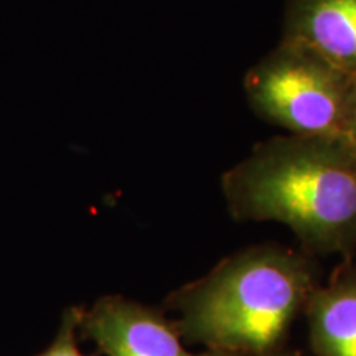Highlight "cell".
Instances as JSON below:
<instances>
[{
	"instance_id": "3957f363",
	"label": "cell",
	"mask_w": 356,
	"mask_h": 356,
	"mask_svg": "<svg viewBox=\"0 0 356 356\" xmlns=\"http://www.w3.org/2000/svg\"><path fill=\"white\" fill-rule=\"evenodd\" d=\"M257 118L300 137H348L356 78L312 48L280 40L243 79Z\"/></svg>"
},
{
	"instance_id": "6da1fadb",
	"label": "cell",
	"mask_w": 356,
	"mask_h": 356,
	"mask_svg": "<svg viewBox=\"0 0 356 356\" xmlns=\"http://www.w3.org/2000/svg\"><path fill=\"white\" fill-rule=\"evenodd\" d=\"M229 215L287 226L310 256L356 254V149L348 137L275 136L221 177Z\"/></svg>"
},
{
	"instance_id": "277c9868",
	"label": "cell",
	"mask_w": 356,
	"mask_h": 356,
	"mask_svg": "<svg viewBox=\"0 0 356 356\" xmlns=\"http://www.w3.org/2000/svg\"><path fill=\"white\" fill-rule=\"evenodd\" d=\"M78 330L104 356H226L190 351L165 310L118 293L79 307Z\"/></svg>"
},
{
	"instance_id": "5b68a950",
	"label": "cell",
	"mask_w": 356,
	"mask_h": 356,
	"mask_svg": "<svg viewBox=\"0 0 356 356\" xmlns=\"http://www.w3.org/2000/svg\"><path fill=\"white\" fill-rule=\"evenodd\" d=\"M280 40L305 44L356 78V0H287Z\"/></svg>"
},
{
	"instance_id": "9c48e42d",
	"label": "cell",
	"mask_w": 356,
	"mask_h": 356,
	"mask_svg": "<svg viewBox=\"0 0 356 356\" xmlns=\"http://www.w3.org/2000/svg\"><path fill=\"white\" fill-rule=\"evenodd\" d=\"M267 356H291V355H282L280 351H277V353H273V355H267Z\"/></svg>"
},
{
	"instance_id": "52a82bcc",
	"label": "cell",
	"mask_w": 356,
	"mask_h": 356,
	"mask_svg": "<svg viewBox=\"0 0 356 356\" xmlns=\"http://www.w3.org/2000/svg\"><path fill=\"white\" fill-rule=\"evenodd\" d=\"M79 307H68L58 325V330L51 343L35 356H95L86 355L79 346L78 330Z\"/></svg>"
},
{
	"instance_id": "8992f818",
	"label": "cell",
	"mask_w": 356,
	"mask_h": 356,
	"mask_svg": "<svg viewBox=\"0 0 356 356\" xmlns=\"http://www.w3.org/2000/svg\"><path fill=\"white\" fill-rule=\"evenodd\" d=\"M304 315L315 356H356V254L312 291Z\"/></svg>"
},
{
	"instance_id": "ba28073f",
	"label": "cell",
	"mask_w": 356,
	"mask_h": 356,
	"mask_svg": "<svg viewBox=\"0 0 356 356\" xmlns=\"http://www.w3.org/2000/svg\"><path fill=\"white\" fill-rule=\"evenodd\" d=\"M348 139L351 140V144L355 145L356 149V111H355V118H353V124H351V129H350V136Z\"/></svg>"
},
{
	"instance_id": "7a4b0ae2",
	"label": "cell",
	"mask_w": 356,
	"mask_h": 356,
	"mask_svg": "<svg viewBox=\"0 0 356 356\" xmlns=\"http://www.w3.org/2000/svg\"><path fill=\"white\" fill-rule=\"evenodd\" d=\"M318 284L314 256L257 244L173 291L165 312L185 341L226 356H267L280 351Z\"/></svg>"
}]
</instances>
